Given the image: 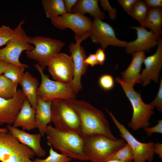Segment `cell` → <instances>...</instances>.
I'll list each match as a JSON object with an SVG mask.
<instances>
[{
    "label": "cell",
    "mask_w": 162,
    "mask_h": 162,
    "mask_svg": "<svg viewBox=\"0 0 162 162\" xmlns=\"http://www.w3.org/2000/svg\"><path fill=\"white\" fill-rule=\"evenodd\" d=\"M98 0H79L73 8L72 12L85 15L89 14L94 18L101 20L104 19L105 14L99 8Z\"/></svg>",
    "instance_id": "cell-23"
},
{
    "label": "cell",
    "mask_w": 162,
    "mask_h": 162,
    "mask_svg": "<svg viewBox=\"0 0 162 162\" xmlns=\"http://www.w3.org/2000/svg\"><path fill=\"white\" fill-rule=\"evenodd\" d=\"M154 154L158 155L159 158L162 159V144L160 142L154 143Z\"/></svg>",
    "instance_id": "cell-41"
},
{
    "label": "cell",
    "mask_w": 162,
    "mask_h": 162,
    "mask_svg": "<svg viewBox=\"0 0 162 162\" xmlns=\"http://www.w3.org/2000/svg\"><path fill=\"white\" fill-rule=\"evenodd\" d=\"M64 100L77 114L80 123V134L82 136L100 134L116 138L102 111L85 100L71 99Z\"/></svg>",
    "instance_id": "cell-1"
},
{
    "label": "cell",
    "mask_w": 162,
    "mask_h": 162,
    "mask_svg": "<svg viewBox=\"0 0 162 162\" xmlns=\"http://www.w3.org/2000/svg\"><path fill=\"white\" fill-rule=\"evenodd\" d=\"M84 62L87 65H89L92 67L99 64L94 54H90L88 56H87Z\"/></svg>",
    "instance_id": "cell-39"
},
{
    "label": "cell",
    "mask_w": 162,
    "mask_h": 162,
    "mask_svg": "<svg viewBox=\"0 0 162 162\" xmlns=\"http://www.w3.org/2000/svg\"><path fill=\"white\" fill-rule=\"evenodd\" d=\"M100 2L104 10L108 11L110 18L112 20L115 19L116 17V9L113 8L111 7L108 1L106 0H100Z\"/></svg>",
    "instance_id": "cell-36"
},
{
    "label": "cell",
    "mask_w": 162,
    "mask_h": 162,
    "mask_svg": "<svg viewBox=\"0 0 162 162\" xmlns=\"http://www.w3.org/2000/svg\"><path fill=\"white\" fill-rule=\"evenodd\" d=\"M36 109L32 107L26 97L22 106L13 124V126L21 127L22 130H29L37 128L35 115Z\"/></svg>",
    "instance_id": "cell-20"
},
{
    "label": "cell",
    "mask_w": 162,
    "mask_h": 162,
    "mask_svg": "<svg viewBox=\"0 0 162 162\" xmlns=\"http://www.w3.org/2000/svg\"><path fill=\"white\" fill-rule=\"evenodd\" d=\"M98 83L102 89L105 91H108L113 88L115 82L113 78L111 75L104 74L99 78Z\"/></svg>",
    "instance_id": "cell-31"
},
{
    "label": "cell",
    "mask_w": 162,
    "mask_h": 162,
    "mask_svg": "<svg viewBox=\"0 0 162 162\" xmlns=\"http://www.w3.org/2000/svg\"><path fill=\"white\" fill-rule=\"evenodd\" d=\"M162 25V8L148 9L145 27H148L154 33L161 36Z\"/></svg>",
    "instance_id": "cell-24"
},
{
    "label": "cell",
    "mask_w": 162,
    "mask_h": 162,
    "mask_svg": "<svg viewBox=\"0 0 162 162\" xmlns=\"http://www.w3.org/2000/svg\"><path fill=\"white\" fill-rule=\"evenodd\" d=\"M89 37L93 43L100 44L104 50L109 45L126 47L127 43L117 38L114 30L109 24L97 18L92 21Z\"/></svg>",
    "instance_id": "cell-13"
},
{
    "label": "cell",
    "mask_w": 162,
    "mask_h": 162,
    "mask_svg": "<svg viewBox=\"0 0 162 162\" xmlns=\"http://www.w3.org/2000/svg\"><path fill=\"white\" fill-rule=\"evenodd\" d=\"M25 98L20 89L17 90L15 94L11 98L0 97V125L13 124Z\"/></svg>",
    "instance_id": "cell-17"
},
{
    "label": "cell",
    "mask_w": 162,
    "mask_h": 162,
    "mask_svg": "<svg viewBox=\"0 0 162 162\" xmlns=\"http://www.w3.org/2000/svg\"><path fill=\"white\" fill-rule=\"evenodd\" d=\"M52 102L45 101L37 96L35 121L37 128L42 136L45 134L47 125L51 122Z\"/></svg>",
    "instance_id": "cell-21"
},
{
    "label": "cell",
    "mask_w": 162,
    "mask_h": 162,
    "mask_svg": "<svg viewBox=\"0 0 162 162\" xmlns=\"http://www.w3.org/2000/svg\"><path fill=\"white\" fill-rule=\"evenodd\" d=\"M47 67L55 81L65 83L72 82L74 66L70 56L63 53L56 54L51 59Z\"/></svg>",
    "instance_id": "cell-14"
},
{
    "label": "cell",
    "mask_w": 162,
    "mask_h": 162,
    "mask_svg": "<svg viewBox=\"0 0 162 162\" xmlns=\"http://www.w3.org/2000/svg\"><path fill=\"white\" fill-rule=\"evenodd\" d=\"M132 54L131 62L127 68L121 73V79L126 84L133 87L136 83H141L140 72L146 57L144 51L136 52Z\"/></svg>",
    "instance_id": "cell-19"
},
{
    "label": "cell",
    "mask_w": 162,
    "mask_h": 162,
    "mask_svg": "<svg viewBox=\"0 0 162 162\" xmlns=\"http://www.w3.org/2000/svg\"><path fill=\"white\" fill-rule=\"evenodd\" d=\"M46 17L50 19L67 13L63 0H42Z\"/></svg>",
    "instance_id": "cell-25"
},
{
    "label": "cell",
    "mask_w": 162,
    "mask_h": 162,
    "mask_svg": "<svg viewBox=\"0 0 162 162\" xmlns=\"http://www.w3.org/2000/svg\"><path fill=\"white\" fill-rule=\"evenodd\" d=\"M147 136H151L153 133L162 134V120L158 121V123L155 126L149 127H148L144 129Z\"/></svg>",
    "instance_id": "cell-35"
},
{
    "label": "cell",
    "mask_w": 162,
    "mask_h": 162,
    "mask_svg": "<svg viewBox=\"0 0 162 162\" xmlns=\"http://www.w3.org/2000/svg\"><path fill=\"white\" fill-rule=\"evenodd\" d=\"M0 131L3 132H7L8 131L6 128H0Z\"/></svg>",
    "instance_id": "cell-44"
},
{
    "label": "cell",
    "mask_w": 162,
    "mask_h": 162,
    "mask_svg": "<svg viewBox=\"0 0 162 162\" xmlns=\"http://www.w3.org/2000/svg\"><path fill=\"white\" fill-rule=\"evenodd\" d=\"M143 62L145 67L140 74V83H142L144 86L149 84L151 80L158 83L162 67V40L161 38L155 53L146 57Z\"/></svg>",
    "instance_id": "cell-15"
},
{
    "label": "cell",
    "mask_w": 162,
    "mask_h": 162,
    "mask_svg": "<svg viewBox=\"0 0 162 162\" xmlns=\"http://www.w3.org/2000/svg\"><path fill=\"white\" fill-rule=\"evenodd\" d=\"M106 162H133V160H129L127 161H120L114 160H111Z\"/></svg>",
    "instance_id": "cell-43"
},
{
    "label": "cell",
    "mask_w": 162,
    "mask_h": 162,
    "mask_svg": "<svg viewBox=\"0 0 162 162\" xmlns=\"http://www.w3.org/2000/svg\"><path fill=\"white\" fill-rule=\"evenodd\" d=\"M18 84L3 75H0V97L7 99L13 97L17 91Z\"/></svg>",
    "instance_id": "cell-27"
},
{
    "label": "cell",
    "mask_w": 162,
    "mask_h": 162,
    "mask_svg": "<svg viewBox=\"0 0 162 162\" xmlns=\"http://www.w3.org/2000/svg\"><path fill=\"white\" fill-rule=\"evenodd\" d=\"M84 151L87 160L92 162H106L126 143L122 138H111L106 135L93 134L82 136Z\"/></svg>",
    "instance_id": "cell-3"
},
{
    "label": "cell",
    "mask_w": 162,
    "mask_h": 162,
    "mask_svg": "<svg viewBox=\"0 0 162 162\" xmlns=\"http://www.w3.org/2000/svg\"><path fill=\"white\" fill-rule=\"evenodd\" d=\"M148 9L161 8L162 0H143Z\"/></svg>",
    "instance_id": "cell-37"
},
{
    "label": "cell",
    "mask_w": 162,
    "mask_h": 162,
    "mask_svg": "<svg viewBox=\"0 0 162 162\" xmlns=\"http://www.w3.org/2000/svg\"><path fill=\"white\" fill-rule=\"evenodd\" d=\"M25 20H22L14 29L13 35L6 46L0 49V59L9 63L19 65L23 63L19 57L24 51L31 50L34 47L28 43L29 38L22 28Z\"/></svg>",
    "instance_id": "cell-9"
},
{
    "label": "cell",
    "mask_w": 162,
    "mask_h": 162,
    "mask_svg": "<svg viewBox=\"0 0 162 162\" xmlns=\"http://www.w3.org/2000/svg\"><path fill=\"white\" fill-rule=\"evenodd\" d=\"M116 81L122 86L130 102L133 109V114L129 127L133 130H136L149 127V120L154 113V107L150 104H146L142 100L140 94L136 91L130 86L117 77Z\"/></svg>",
    "instance_id": "cell-4"
},
{
    "label": "cell",
    "mask_w": 162,
    "mask_h": 162,
    "mask_svg": "<svg viewBox=\"0 0 162 162\" xmlns=\"http://www.w3.org/2000/svg\"><path fill=\"white\" fill-rule=\"evenodd\" d=\"M95 55L99 64L103 65L106 59L104 50L101 48H98L96 51Z\"/></svg>",
    "instance_id": "cell-38"
},
{
    "label": "cell",
    "mask_w": 162,
    "mask_h": 162,
    "mask_svg": "<svg viewBox=\"0 0 162 162\" xmlns=\"http://www.w3.org/2000/svg\"><path fill=\"white\" fill-rule=\"evenodd\" d=\"M134 157L133 150L129 145L126 143L115 153L111 160L120 161H133Z\"/></svg>",
    "instance_id": "cell-29"
},
{
    "label": "cell",
    "mask_w": 162,
    "mask_h": 162,
    "mask_svg": "<svg viewBox=\"0 0 162 162\" xmlns=\"http://www.w3.org/2000/svg\"><path fill=\"white\" fill-rule=\"evenodd\" d=\"M49 155L44 159L35 158L32 162H70L71 158L66 156L55 151L50 146L49 150Z\"/></svg>",
    "instance_id": "cell-30"
},
{
    "label": "cell",
    "mask_w": 162,
    "mask_h": 162,
    "mask_svg": "<svg viewBox=\"0 0 162 162\" xmlns=\"http://www.w3.org/2000/svg\"><path fill=\"white\" fill-rule=\"evenodd\" d=\"M160 112H162V79L161 78L159 88L155 98L150 104Z\"/></svg>",
    "instance_id": "cell-33"
},
{
    "label": "cell",
    "mask_w": 162,
    "mask_h": 162,
    "mask_svg": "<svg viewBox=\"0 0 162 162\" xmlns=\"http://www.w3.org/2000/svg\"><path fill=\"white\" fill-rule=\"evenodd\" d=\"M28 68V65L23 64L22 65L9 63L3 73V75L13 82L20 84L24 74L26 68Z\"/></svg>",
    "instance_id": "cell-26"
},
{
    "label": "cell",
    "mask_w": 162,
    "mask_h": 162,
    "mask_svg": "<svg viewBox=\"0 0 162 162\" xmlns=\"http://www.w3.org/2000/svg\"><path fill=\"white\" fill-rule=\"evenodd\" d=\"M45 134L48 145L62 154L81 161L87 160L84 151V138L79 133L65 132L48 125Z\"/></svg>",
    "instance_id": "cell-2"
},
{
    "label": "cell",
    "mask_w": 162,
    "mask_h": 162,
    "mask_svg": "<svg viewBox=\"0 0 162 162\" xmlns=\"http://www.w3.org/2000/svg\"><path fill=\"white\" fill-rule=\"evenodd\" d=\"M90 32L82 37L74 35L75 43L70 44L69 46L74 66L73 78L71 82L75 92L76 94L82 89L81 79L87 70L88 65L85 63L87 55L84 48L80 46L81 43L89 36Z\"/></svg>",
    "instance_id": "cell-11"
},
{
    "label": "cell",
    "mask_w": 162,
    "mask_h": 162,
    "mask_svg": "<svg viewBox=\"0 0 162 162\" xmlns=\"http://www.w3.org/2000/svg\"><path fill=\"white\" fill-rule=\"evenodd\" d=\"M148 9L143 0H138L130 15L138 21L141 26L144 28Z\"/></svg>",
    "instance_id": "cell-28"
},
{
    "label": "cell",
    "mask_w": 162,
    "mask_h": 162,
    "mask_svg": "<svg viewBox=\"0 0 162 162\" xmlns=\"http://www.w3.org/2000/svg\"><path fill=\"white\" fill-rule=\"evenodd\" d=\"M34 66L41 77V83L37 89V96L46 102L58 99H76V95L71 82L65 83L51 80L44 74L43 69L38 64H34Z\"/></svg>",
    "instance_id": "cell-5"
},
{
    "label": "cell",
    "mask_w": 162,
    "mask_h": 162,
    "mask_svg": "<svg viewBox=\"0 0 162 162\" xmlns=\"http://www.w3.org/2000/svg\"><path fill=\"white\" fill-rule=\"evenodd\" d=\"M6 128L20 142L32 149L38 157L41 158L46 155V151L41 145L42 135L40 133L29 134L14 127L11 125H7Z\"/></svg>",
    "instance_id": "cell-18"
},
{
    "label": "cell",
    "mask_w": 162,
    "mask_h": 162,
    "mask_svg": "<svg viewBox=\"0 0 162 162\" xmlns=\"http://www.w3.org/2000/svg\"><path fill=\"white\" fill-rule=\"evenodd\" d=\"M14 29L4 25L0 26V47L6 45L11 38Z\"/></svg>",
    "instance_id": "cell-32"
},
{
    "label": "cell",
    "mask_w": 162,
    "mask_h": 162,
    "mask_svg": "<svg viewBox=\"0 0 162 162\" xmlns=\"http://www.w3.org/2000/svg\"><path fill=\"white\" fill-rule=\"evenodd\" d=\"M78 0H64L65 10L68 13H72L73 8L78 2Z\"/></svg>",
    "instance_id": "cell-40"
},
{
    "label": "cell",
    "mask_w": 162,
    "mask_h": 162,
    "mask_svg": "<svg viewBox=\"0 0 162 162\" xmlns=\"http://www.w3.org/2000/svg\"><path fill=\"white\" fill-rule=\"evenodd\" d=\"M9 63L0 59V75H2L7 68Z\"/></svg>",
    "instance_id": "cell-42"
},
{
    "label": "cell",
    "mask_w": 162,
    "mask_h": 162,
    "mask_svg": "<svg viewBox=\"0 0 162 162\" xmlns=\"http://www.w3.org/2000/svg\"><path fill=\"white\" fill-rule=\"evenodd\" d=\"M105 110L110 116L114 124L118 129L120 136L130 146L134 152V157L133 162H151L154 158V143H147L138 141L123 125L116 118L112 113L107 109Z\"/></svg>",
    "instance_id": "cell-10"
},
{
    "label": "cell",
    "mask_w": 162,
    "mask_h": 162,
    "mask_svg": "<svg viewBox=\"0 0 162 162\" xmlns=\"http://www.w3.org/2000/svg\"><path fill=\"white\" fill-rule=\"evenodd\" d=\"M20 84L22 91L32 107L36 109L37 106V91L39 83L37 78L30 73H24Z\"/></svg>",
    "instance_id": "cell-22"
},
{
    "label": "cell",
    "mask_w": 162,
    "mask_h": 162,
    "mask_svg": "<svg viewBox=\"0 0 162 162\" xmlns=\"http://www.w3.org/2000/svg\"><path fill=\"white\" fill-rule=\"evenodd\" d=\"M33 151L20 142L8 131H0V161L2 162H32Z\"/></svg>",
    "instance_id": "cell-6"
},
{
    "label": "cell",
    "mask_w": 162,
    "mask_h": 162,
    "mask_svg": "<svg viewBox=\"0 0 162 162\" xmlns=\"http://www.w3.org/2000/svg\"><path fill=\"white\" fill-rule=\"evenodd\" d=\"M28 43L34 45V49L25 51L27 57L35 60L44 69L52 58L60 52L64 43L57 40L42 36L30 37Z\"/></svg>",
    "instance_id": "cell-7"
},
{
    "label": "cell",
    "mask_w": 162,
    "mask_h": 162,
    "mask_svg": "<svg viewBox=\"0 0 162 162\" xmlns=\"http://www.w3.org/2000/svg\"><path fill=\"white\" fill-rule=\"evenodd\" d=\"M136 31L137 38L134 40L128 42L125 49L129 54L140 51H149L152 48L158 44L160 36L154 33L151 30L147 31L144 27L132 26L130 28Z\"/></svg>",
    "instance_id": "cell-16"
},
{
    "label": "cell",
    "mask_w": 162,
    "mask_h": 162,
    "mask_svg": "<svg viewBox=\"0 0 162 162\" xmlns=\"http://www.w3.org/2000/svg\"><path fill=\"white\" fill-rule=\"evenodd\" d=\"M51 20V23L57 28L61 30L69 28L78 37L83 36L90 32L92 24L89 18L76 13H67Z\"/></svg>",
    "instance_id": "cell-12"
},
{
    "label": "cell",
    "mask_w": 162,
    "mask_h": 162,
    "mask_svg": "<svg viewBox=\"0 0 162 162\" xmlns=\"http://www.w3.org/2000/svg\"><path fill=\"white\" fill-rule=\"evenodd\" d=\"M51 114V122L55 128L63 131L80 134L79 118L74 110L64 100L58 99L52 101Z\"/></svg>",
    "instance_id": "cell-8"
},
{
    "label": "cell",
    "mask_w": 162,
    "mask_h": 162,
    "mask_svg": "<svg viewBox=\"0 0 162 162\" xmlns=\"http://www.w3.org/2000/svg\"><path fill=\"white\" fill-rule=\"evenodd\" d=\"M138 0H118V2L124 10L131 15L134 6Z\"/></svg>",
    "instance_id": "cell-34"
}]
</instances>
